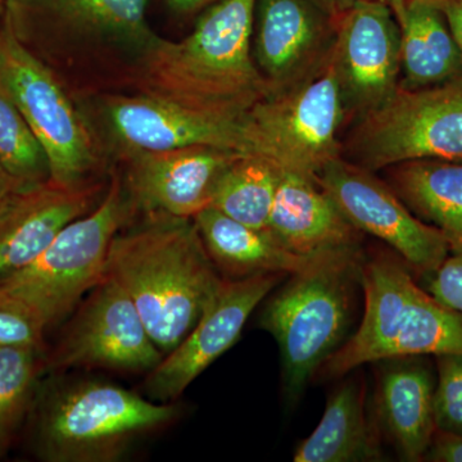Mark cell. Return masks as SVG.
Returning <instances> with one entry per match:
<instances>
[{
  "mask_svg": "<svg viewBox=\"0 0 462 462\" xmlns=\"http://www.w3.org/2000/svg\"><path fill=\"white\" fill-rule=\"evenodd\" d=\"M384 363L375 397L380 425L402 460H424L437 433L433 375L420 356Z\"/></svg>",
  "mask_w": 462,
  "mask_h": 462,
  "instance_id": "cell-20",
  "label": "cell"
},
{
  "mask_svg": "<svg viewBox=\"0 0 462 462\" xmlns=\"http://www.w3.org/2000/svg\"><path fill=\"white\" fill-rule=\"evenodd\" d=\"M346 112L333 60L305 83L261 99L240 117L245 154L314 179L342 157Z\"/></svg>",
  "mask_w": 462,
  "mask_h": 462,
  "instance_id": "cell-8",
  "label": "cell"
},
{
  "mask_svg": "<svg viewBox=\"0 0 462 462\" xmlns=\"http://www.w3.org/2000/svg\"><path fill=\"white\" fill-rule=\"evenodd\" d=\"M281 170L264 158L243 154L224 173L212 207L239 223L266 229Z\"/></svg>",
  "mask_w": 462,
  "mask_h": 462,
  "instance_id": "cell-25",
  "label": "cell"
},
{
  "mask_svg": "<svg viewBox=\"0 0 462 462\" xmlns=\"http://www.w3.org/2000/svg\"><path fill=\"white\" fill-rule=\"evenodd\" d=\"M124 182L114 175L89 214L63 227L29 266L0 282L35 314L45 329L65 320L106 276L109 247L132 216Z\"/></svg>",
  "mask_w": 462,
  "mask_h": 462,
  "instance_id": "cell-7",
  "label": "cell"
},
{
  "mask_svg": "<svg viewBox=\"0 0 462 462\" xmlns=\"http://www.w3.org/2000/svg\"><path fill=\"white\" fill-rule=\"evenodd\" d=\"M307 2L314 5L315 7L320 9V11L327 14L328 16L333 17L337 20L339 16H342L345 12L348 11L352 5L360 0H307Z\"/></svg>",
  "mask_w": 462,
  "mask_h": 462,
  "instance_id": "cell-34",
  "label": "cell"
},
{
  "mask_svg": "<svg viewBox=\"0 0 462 462\" xmlns=\"http://www.w3.org/2000/svg\"><path fill=\"white\" fill-rule=\"evenodd\" d=\"M315 181L356 229L384 242L415 272L430 275L451 254L445 236L416 217L374 171L339 157Z\"/></svg>",
  "mask_w": 462,
  "mask_h": 462,
  "instance_id": "cell-12",
  "label": "cell"
},
{
  "mask_svg": "<svg viewBox=\"0 0 462 462\" xmlns=\"http://www.w3.org/2000/svg\"><path fill=\"white\" fill-rule=\"evenodd\" d=\"M0 90L16 106L44 149L51 180L63 187L89 184L100 162L89 123L60 76L5 25L0 27Z\"/></svg>",
  "mask_w": 462,
  "mask_h": 462,
  "instance_id": "cell-9",
  "label": "cell"
},
{
  "mask_svg": "<svg viewBox=\"0 0 462 462\" xmlns=\"http://www.w3.org/2000/svg\"><path fill=\"white\" fill-rule=\"evenodd\" d=\"M428 276V293L442 305L462 312V251L451 252L436 272Z\"/></svg>",
  "mask_w": 462,
  "mask_h": 462,
  "instance_id": "cell-30",
  "label": "cell"
},
{
  "mask_svg": "<svg viewBox=\"0 0 462 462\" xmlns=\"http://www.w3.org/2000/svg\"><path fill=\"white\" fill-rule=\"evenodd\" d=\"M207 254L226 279L260 273L293 275L319 257H303L282 247L270 231L239 223L209 206L193 217ZM325 256V254H324Z\"/></svg>",
  "mask_w": 462,
  "mask_h": 462,
  "instance_id": "cell-21",
  "label": "cell"
},
{
  "mask_svg": "<svg viewBox=\"0 0 462 462\" xmlns=\"http://www.w3.org/2000/svg\"><path fill=\"white\" fill-rule=\"evenodd\" d=\"M102 190L96 182L63 187L48 180L18 191L0 212V282L29 266L63 227L89 214Z\"/></svg>",
  "mask_w": 462,
  "mask_h": 462,
  "instance_id": "cell-18",
  "label": "cell"
},
{
  "mask_svg": "<svg viewBox=\"0 0 462 462\" xmlns=\"http://www.w3.org/2000/svg\"><path fill=\"white\" fill-rule=\"evenodd\" d=\"M388 185L416 217L462 251V161L415 160L387 167Z\"/></svg>",
  "mask_w": 462,
  "mask_h": 462,
  "instance_id": "cell-23",
  "label": "cell"
},
{
  "mask_svg": "<svg viewBox=\"0 0 462 462\" xmlns=\"http://www.w3.org/2000/svg\"><path fill=\"white\" fill-rule=\"evenodd\" d=\"M361 249L325 254L270 297L260 325L278 342L285 396L296 402L310 380L345 345L360 285Z\"/></svg>",
  "mask_w": 462,
  "mask_h": 462,
  "instance_id": "cell-6",
  "label": "cell"
},
{
  "mask_svg": "<svg viewBox=\"0 0 462 462\" xmlns=\"http://www.w3.org/2000/svg\"><path fill=\"white\" fill-rule=\"evenodd\" d=\"M240 156L209 145L125 154L127 199L145 216L193 218L212 205L218 182Z\"/></svg>",
  "mask_w": 462,
  "mask_h": 462,
  "instance_id": "cell-15",
  "label": "cell"
},
{
  "mask_svg": "<svg viewBox=\"0 0 462 462\" xmlns=\"http://www.w3.org/2000/svg\"><path fill=\"white\" fill-rule=\"evenodd\" d=\"M48 349V348H47ZM36 346H0V456L26 427L45 375V352Z\"/></svg>",
  "mask_w": 462,
  "mask_h": 462,
  "instance_id": "cell-26",
  "label": "cell"
},
{
  "mask_svg": "<svg viewBox=\"0 0 462 462\" xmlns=\"http://www.w3.org/2000/svg\"><path fill=\"white\" fill-rule=\"evenodd\" d=\"M45 333L47 329L32 310L0 287V346L47 349Z\"/></svg>",
  "mask_w": 462,
  "mask_h": 462,
  "instance_id": "cell-29",
  "label": "cell"
},
{
  "mask_svg": "<svg viewBox=\"0 0 462 462\" xmlns=\"http://www.w3.org/2000/svg\"><path fill=\"white\" fill-rule=\"evenodd\" d=\"M25 188L29 187L18 181L5 167L0 165V212L8 205L9 200L16 196L18 191L25 189Z\"/></svg>",
  "mask_w": 462,
  "mask_h": 462,
  "instance_id": "cell-33",
  "label": "cell"
},
{
  "mask_svg": "<svg viewBox=\"0 0 462 462\" xmlns=\"http://www.w3.org/2000/svg\"><path fill=\"white\" fill-rule=\"evenodd\" d=\"M173 404L102 380L41 382L26 427L45 462H115L143 438L171 424Z\"/></svg>",
  "mask_w": 462,
  "mask_h": 462,
  "instance_id": "cell-3",
  "label": "cell"
},
{
  "mask_svg": "<svg viewBox=\"0 0 462 462\" xmlns=\"http://www.w3.org/2000/svg\"><path fill=\"white\" fill-rule=\"evenodd\" d=\"M424 460L462 462V437L437 431Z\"/></svg>",
  "mask_w": 462,
  "mask_h": 462,
  "instance_id": "cell-31",
  "label": "cell"
},
{
  "mask_svg": "<svg viewBox=\"0 0 462 462\" xmlns=\"http://www.w3.org/2000/svg\"><path fill=\"white\" fill-rule=\"evenodd\" d=\"M100 114L121 156L196 145L245 154L239 121L202 114L148 94H111L100 102Z\"/></svg>",
  "mask_w": 462,
  "mask_h": 462,
  "instance_id": "cell-17",
  "label": "cell"
},
{
  "mask_svg": "<svg viewBox=\"0 0 462 462\" xmlns=\"http://www.w3.org/2000/svg\"><path fill=\"white\" fill-rule=\"evenodd\" d=\"M162 358L132 298L106 275L45 352V375L71 369L149 374Z\"/></svg>",
  "mask_w": 462,
  "mask_h": 462,
  "instance_id": "cell-11",
  "label": "cell"
},
{
  "mask_svg": "<svg viewBox=\"0 0 462 462\" xmlns=\"http://www.w3.org/2000/svg\"><path fill=\"white\" fill-rule=\"evenodd\" d=\"M0 165L26 187L51 180L44 149L16 106L0 90Z\"/></svg>",
  "mask_w": 462,
  "mask_h": 462,
  "instance_id": "cell-27",
  "label": "cell"
},
{
  "mask_svg": "<svg viewBox=\"0 0 462 462\" xmlns=\"http://www.w3.org/2000/svg\"><path fill=\"white\" fill-rule=\"evenodd\" d=\"M106 275L132 298L163 356L190 333L224 279L193 218L165 215L116 234Z\"/></svg>",
  "mask_w": 462,
  "mask_h": 462,
  "instance_id": "cell-2",
  "label": "cell"
},
{
  "mask_svg": "<svg viewBox=\"0 0 462 462\" xmlns=\"http://www.w3.org/2000/svg\"><path fill=\"white\" fill-rule=\"evenodd\" d=\"M383 458L378 428L365 407L364 388L346 382L328 400L316 430L298 445L296 462H369Z\"/></svg>",
  "mask_w": 462,
  "mask_h": 462,
  "instance_id": "cell-24",
  "label": "cell"
},
{
  "mask_svg": "<svg viewBox=\"0 0 462 462\" xmlns=\"http://www.w3.org/2000/svg\"><path fill=\"white\" fill-rule=\"evenodd\" d=\"M3 25L54 72L108 69L130 81L160 36L148 0H5Z\"/></svg>",
  "mask_w": 462,
  "mask_h": 462,
  "instance_id": "cell-4",
  "label": "cell"
},
{
  "mask_svg": "<svg viewBox=\"0 0 462 462\" xmlns=\"http://www.w3.org/2000/svg\"><path fill=\"white\" fill-rule=\"evenodd\" d=\"M462 53V0H436Z\"/></svg>",
  "mask_w": 462,
  "mask_h": 462,
  "instance_id": "cell-32",
  "label": "cell"
},
{
  "mask_svg": "<svg viewBox=\"0 0 462 462\" xmlns=\"http://www.w3.org/2000/svg\"><path fill=\"white\" fill-rule=\"evenodd\" d=\"M360 284L363 321L322 364V375L338 378L361 365L407 356L462 355V312L422 291L396 258L364 257Z\"/></svg>",
  "mask_w": 462,
  "mask_h": 462,
  "instance_id": "cell-5",
  "label": "cell"
},
{
  "mask_svg": "<svg viewBox=\"0 0 462 462\" xmlns=\"http://www.w3.org/2000/svg\"><path fill=\"white\" fill-rule=\"evenodd\" d=\"M400 25V88L419 90L462 78V53L436 0H410Z\"/></svg>",
  "mask_w": 462,
  "mask_h": 462,
  "instance_id": "cell-22",
  "label": "cell"
},
{
  "mask_svg": "<svg viewBox=\"0 0 462 462\" xmlns=\"http://www.w3.org/2000/svg\"><path fill=\"white\" fill-rule=\"evenodd\" d=\"M3 2H5V0H0V5H3Z\"/></svg>",
  "mask_w": 462,
  "mask_h": 462,
  "instance_id": "cell-37",
  "label": "cell"
},
{
  "mask_svg": "<svg viewBox=\"0 0 462 462\" xmlns=\"http://www.w3.org/2000/svg\"><path fill=\"white\" fill-rule=\"evenodd\" d=\"M401 32L382 0H360L337 18L333 60L343 103L356 120L384 105L400 88Z\"/></svg>",
  "mask_w": 462,
  "mask_h": 462,
  "instance_id": "cell-14",
  "label": "cell"
},
{
  "mask_svg": "<svg viewBox=\"0 0 462 462\" xmlns=\"http://www.w3.org/2000/svg\"><path fill=\"white\" fill-rule=\"evenodd\" d=\"M266 229L282 247L303 257L361 249L364 236L314 179L285 171Z\"/></svg>",
  "mask_w": 462,
  "mask_h": 462,
  "instance_id": "cell-19",
  "label": "cell"
},
{
  "mask_svg": "<svg viewBox=\"0 0 462 462\" xmlns=\"http://www.w3.org/2000/svg\"><path fill=\"white\" fill-rule=\"evenodd\" d=\"M382 2L387 3L393 11L394 16L398 18L403 14L404 8L409 5L410 0H382Z\"/></svg>",
  "mask_w": 462,
  "mask_h": 462,
  "instance_id": "cell-36",
  "label": "cell"
},
{
  "mask_svg": "<svg viewBox=\"0 0 462 462\" xmlns=\"http://www.w3.org/2000/svg\"><path fill=\"white\" fill-rule=\"evenodd\" d=\"M282 273L221 281L190 333L148 374L149 400L171 402L207 367L238 342L249 316L278 285Z\"/></svg>",
  "mask_w": 462,
  "mask_h": 462,
  "instance_id": "cell-13",
  "label": "cell"
},
{
  "mask_svg": "<svg viewBox=\"0 0 462 462\" xmlns=\"http://www.w3.org/2000/svg\"><path fill=\"white\" fill-rule=\"evenodd\" d=\"M356 121L342 157L370 171L407 161H462V78L425 89L398 88Z\"/></svg>",
  "mask_w": 462,
  "mask_h": 462,
  "instance_id": "cell-10",
  "label": "cell"
},
{
  "mask_svg": "<svg viewBox=\"0 0 462 462\" xmlns=\"http://www.w3.org/2000/svg\"><path fill=\"white\" fill-rule=\"evenodd\" d=\"M211 2H214V0H167V3H169L170 7H171L173 11L184 14L199 11V9L206 7V5H208Z\"/></svg>",
  "mask_w": 462,
  "mask_h": 462,
  "instance_id": "cell-35",
  "label": "cell"
},
{
  "mask_svg": "<svg viewBox=\"0 0 462 462\" xmlns=\"http://www.w3.org/2000/svg\"><path fill=\"white\" fill-rule=\"evenodd\" d=\"M257 0H223L180 42L160 38L130 79L138 93L239 121L269 85L252 56Z\"/></svg>",
  "mask_w": 462,
  "mask_h": 462,
  "instance_id": "cell-1",
  "label": "cell"
},
{
  "mask_svg": "<svg viewBox=\"0 0 462 462\" xmlns=\"http://www.w3.org/2000/svg\"><path fill=\"white\" fill-rule=\"evenodd\" d=\"M336 39L337 20L307 0H257L252 56L270 96L321 72Z\"/></svg>",
  "mask_w": 462,
  "mask_h": 462,
  "instance_id": "cell-16",
  "label": "cell"
},
{
  "mask_svg": "<svg viewBox=\"0 0 462 462\" xmlns=\"http://www.w3.org/2000/svg\"><path fill=\"white\" fill-rule=\"evenodd\" d=\"M437 365L433 400L437 431L462 437V355L437 356Z\"/></svg>",
  "mask_w": 462,
  "mask_h": 462,
  "instance_id": "cell-28",
  "label": "cell"
}]
</instances>
